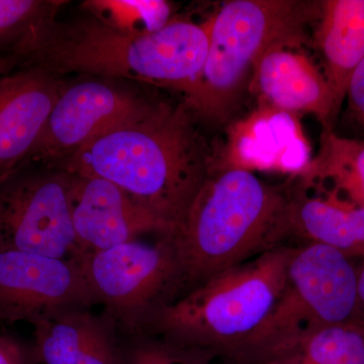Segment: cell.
I'll list each match as a JSON object with an SVG mask.
<instances>
[{
  "instance_id": "cell-25",
  "label": "cell",
  "mask_w": 364,
  "mask_h": 364,
  "mask_svg": "<svg viewBox=\"0 0 364 364\" xmlns=\"http://www.w3.org/2000/svg\"><path fill=\"white\" fill-rule=\"evenodd\" d=\"M356 323L364 327V259L358 267V314Z\"/></svg>"
},
{
  "instance_id": "cell-26",
  "label": "cell",
  "mask_w": 364,
  "mask_h": 364,
  "mask_svg": "<svg viewBox=\"0 0 364 364\" xmlns=\"http://www.w3.org/2000/svg\"><path fill=\"white\" fill-rule=\"evenodd\" d=\"M11 71H14V67L9 60L6 57H0V77Z\"/></svg>"
},
{
  "instance_id": "cell-14",
  "label": "cell",
  "mask_w": 364,
  "mask_h": 364,
  "mask_svg": "<svg viewBox=\"0 0 364 364\" xmlns=\"http://www.w3.org/2000/svg\"><path fill=\"white\" fill-rule=\"evenodd\" d=\"M299 47L277 45L263 53L254 64L250 90L260 105L296 116L314 114L322 127L333 128L331 91L324 73Z\"/></svg>"
},
{
  "instance_id": "cell-11",
  "label": "cell",
  "mask_w": 364,
  "mask_h": 364,
  "mask_svg": "<svg viewBox=\"0 0 364 364\" xmlns=\"http://www.w3.org/2000/svg\"><path fill=\"white\" fill-rule=\"evenodd\" d=\"M68 176L69 208L81 259L135 241L144 234L171 233L152 213L111 181Z\"/></svg>"
},
{
  "instance_id": "cell-12",
  "label": "cell",
  "mask_w": 364,
  "mask_h": 364,
  "mask_svg": "<svg viewBox=\"0 0 364 364\" xmlns=\"http://www.w3.org/2000/svg\"><path fill=\"white\" fill-rule=\"evenodd\" d=\"M311 160V148L298 116L260 105L230 127L226 143L214 145L212 166L296 176Z\"/></svg>"
},
{
  "instance_id": "cell-21",
  "label": "cell",
  "mask_w": 364,
  "mask_h": 364,
  "mask_svg": "<svg viewBox=\"0 0 364 364\" xmlns=\"http://www.w3.org/2000/svg\"><path fill=\"white\" fill-rule=\"evenodd\" d=\"M220 360L214 351L159 335L139 333L122 337L121 364H220Z\"/></svg>"
},
{
  "instance_id": "cell-5",
  "label": "cell",
  "mask_w": 364,
  "mask_h": 364,
  "mask_svg": "<svg viewBox=\"0 0 364 364\" xmlns=\"http://www.w3.org/2000/svg\"><path fill=\"white\" fill-rule=\"evenodd\" d=\"M318 9L320 1L232 0L212 14L205 65L183 93L184 104L198 122L226 121L261 55L273 46L305 43Z\"/></svg>"
},
{
  "instance_id": "cell-1",
  "label": "cell",
  "mask_w": 364,
  "mask_h": 364,
  "mask_svg": "<svg viewBox=\"0 0 364 364\" xmlns=\"http://www.w3.org/2000/svg\"><path fill=\"white\" fill-rule=\"evenodd\" d=\"M198 123L184 102H152L62 162L61 171L111 181L174 233L214 159Z\"/></svg>"
},
{
  "instance_id": "cell-24",
  "label": "cell",
  "mask_w": 364,
  "mask_h": 364,
  "mask_svg": "<svg viewBox=\"0 0 364 364\" xmlns=\"http://www.w3.org/2000/svg\"><path fill=\"white\" fill-rule=\"evenodd\" d=\"M346 100L352 117L364 128V59L352 75Z\"/></svg>"
},
{
  "instance_id": "cell-27",
  "label": "cell",
  "mask_w": 364,
  "mask_h": 364,
  "mask_svg": "<svg viewBox=\"0 0 364 364\" xmlns=\"http://www.w3.org/2000/svg\"><path fill=\"white\" fill-rule=\"evenodd\" d=\"M220 364H262V363H235V361L226 360V359L221 358V360H220Z\"/></svg>"
},
{
  "instance_id": "cell-23",
  "label": "cell",
  "mask_w": 364,
  "mask_h": 364,
  "mask_svg": "<svg viewBox=\"0 0 364 364\" xmlns=\"http://www.w3.org/2000/svg\"><path fill=\"white\" fill-rule=\"evenodd\" d=\"M0 364H33L31 346L6 333L0 334Z\"/></svg>"
},
{
  "instance_id": "cell-13",
  "label": "cell",
  "mask_w": 364,
  "mask_h": 364,
  "mask_svg": "<svg viewBox=\"0 0 364 364\" xmlns=\"http://www.w3.org/2000/svg\"><path fill=\"white\" fill-rule=\"evenodd\" d=\"M58 75L23 67L0 77V186L26 165L66 87Z\"/></svg>"
},
{
  "instance_id": "cell-20",
  "label": "cell",
  "mask_w": 364,
  "mask_h": 364,
  "mask_svg": "<svg viewBox=\"0 0 364 364\" xmlns=\"http://www.w3.org/2000/svg\"><path fill=\"white\" fill-rule=\"evenodd\" d=\"M85 6L105 25L131 33L158 32L172 20L170 4L160 0H93Z\"/></svg>"
},
{
  "instance_id": "cell-4",
  "label": "cell",
  "mask_w": 364,
  "mask_h": 364,
  "mask_svg": "<svg viewBox=\"0 0 364 364\" xmlns=\"http://www.w3.org/2000/svg\"><path fill=\"white\" fill-rule=\"evenodd\" d=\"M293 250L280 246L215 275L162 308L143 333L243 360L277 305Z\"/></svg>"
},
{
  "instance_id": "cell-6",
  "label": "cell",
  "mask_w": 364,
  "mask_h": 364,
  "mask_svg": "<svg viewBox=\"0 0 364 364\" xmlns=\"http://www.w3.org/2000/svg\"><path fill=\"white\" fill-rule=\"evenodd\" d=\"M358 267L336 249L294 246L284 286L272 315L243 360L256 363L294 339L325 326L356 323Z\"/></svg>"
},
{
  "instance_id": "cell-19",
  "label": "cell",
  "mask_w": 364,
  "mask_h": 364,
  "mask_svg": "<svg viewBox=\"0 0 364 364\" xmlns=\"http://www.w3.org/2000/svg\"><path fill=\"white\" fill-rule=\"evenodd\" d=\"M257 363L364 364V327L347 323L318 328Z\"/></svg>"
},
{
  "instance_id": "cell-15",
  "label": "cell",
  "mask_w": 364,
  "mask_h": 364,
  "mask_svg": "<svg viewBox=\"0 0 364 364\" xmlns=\"http://www.w3.org/2000/svg\"><path fill=\"white\" fill-rule=\"evenodd\" d=\"M32 325L33 364H121V332L104 312L61 309Z\"/></svg>"
},
{
  "instance_id": "cell-7",
  "label": "cell",
  "mask_w": 364,
  "mask_h": 364,
  "mask_svg": "<svg viewBox=\"0 0 364 364\" xmlns=\"http://www.w3.org/2000/svg\"><path fill=\"white\" fill-rule=\"evenodd\" d=\"M81 267L97 304L123 335L145 331L162 308L181 294L173 234L154 243L139 240L90 254Z\"/></svg>"
},
{
  "instance_id": "cell-17",
  "label": "cell",
  "mask_w": 364,
  "mask_h": 364,
  "mask_svg": "<svg viewBox=\"0 0 364 364\" xmlns=\"http://www.w3.org/2000/svg\"><path fill=\"white\" fill-rule=\"evenodd\" d=\"M314 40L331 91L335 122L352 75L364 59V0L320 1Z\"/></svg>"
},
{
  "instance_id": "cell-2",
  "label": "cell",
  "mask_w": 364,
  "mask_h": 364,
  "mask_svg": "<svg viewBox=\"0 0 364 364\" xmlns=\"http://www.w3.org/2000/svg\"><path fill=\"white\" fill-rule=\"evenodd\" d=\"M210 23L171 20L158 32L131 33L95 16L55 20L23 41L11 59L16 69L130 79L184 93L205 65Z\"/></svg>"
},
{
  "instance_id": "cell-22",
  "label": "cell",
  "mask_w": 364,
  "mask_h": 364,
  "mask_svg": "<svg viewBox=\"0 0 364 364\" xmlns=\"http://www.w3.org/2000/svg\"><path fill=\"white\" fill-rule=\"evenodd\" d=\"M65 1L0 0V49L9 55L36 31L56 20Z\"/></svg>"
},
{
  "instance_id": "cell-3",
  "label": "cell",
  "mask_w": 364,
  "mask_h": 364,
  "mask_svg": "<svg viewBox=\"0 0 364 364\" xmlns=\"http://www.w3.org/2000/svg\"><path fill=\"white\" fill-rule=\"evenodd\" d=\"M287 208L289 182L273 186L246 170L210 167L173 233L179 296L229 268L287 245Z\"/></svg>"
},
{
  "instance_id": "cell-8",
  "label": "cell",
  "mask_w": 364,
  "mask_h": 364,
  "mask_svg": "<svg viewBox=\"0 0 364 364\" xmlns=\"http://www.w3.org/2000/svg\"><path fill=\"white\" fill-rule=\"evenodd\" d=\"M69 176L16 174L0 186V251L80 260L68 202Z\"/></svg>"
},
{
  "instance_id": "cell-16",
  "label": "cell",
  "mask_w": 364,
  "mask_h": 364,
  "mask_svg": "<svg viewBox=\"0 0 364 364\" xmlns=\"http://www.w3.org/2000/svg\"><path fill=\"white\" fill-rule=\"evenodd\" d=\"M287 221L289 238L336 249L350 259H364V208L335 189L291 177Z\"/></svg>"
},
{
  "instance_id": "cell-9",
  "label": "cell",
  "mask_w": 364,
  "mask_h": 364,
  "mask_svg": "<svg viewBox=\"0 0 364 364\" xmlns=\"http://www.w3.org/2000/svg\"><path fill=\"white\" fill-rule=\"evenodd\" d=\"M152 102L102 81L67 86L26 164H61L91 141L138 117Z\"/></svg>"
},
{
  "instance_id": "cell-18",
  "label": "cell",
  "mask_w": 364,
  "mask_h": 364,
  "mask_svg": "<svg viewBox=\"0 0 364 364\" xmlns=\"http://www.w3.org/2000/svg\"><path fill=\"white\" fill-rule=\"evenodd\" d=\"M306 183L324 184L364 208V141L337 135L323 127L318 154L299 176Z\"/></svg>"
},
{
  "instance_id": "cell-10",
  "label": "cell",
  "mask_w": 364,
  "mask_h": 364,
  "mask_svg": "<svg viewBox=\"0 0 364 364\" xmlns=\"http://www.w3.org/2000/svg\"><path fill=\"white\" fill-rule=\"evenodd\" d=\"M93 305L80 260L0 251V322L33 324L54 311Z\"/></svg>"
}]
</instances>
